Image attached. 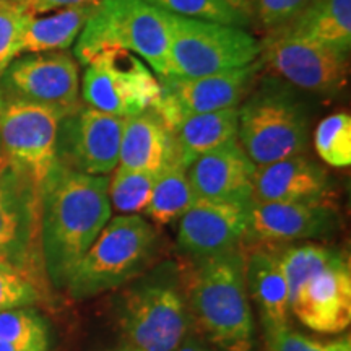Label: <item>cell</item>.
<instances>
[{"instance_id": "6da1fadb", "label": "cell", "mask_w": 351, "mask_h": 351, "mask_svg": "<svg viewBox=\"0 0 351 351\" xmlns=\"http://www.w3.org/2000/svg\"><path fill=\"white\" fill-rule=\"evenodd\" d=\"M111 218L108 176L78 173L57 163L39 191V236L47 275L65 288Z\"/></svg>"}, {"instance_id": "7a4b0ae2", "label": "cell", "mask_w": 351, "mask_h": 351, "mask_svg": "<svg viewBox=\"0 0 351 351\" xmlns=\"http://www.w3.org/2000/svg\"><path fill=\"white\" fill-rule=\"evenodd\" d=\"M238 112V143L256 166L302 155L307 150L309 103L301 90L282 78H263L239 104Z\"/></svg>"}, {"instance_id": "3957f363", "label": "cell", "mask_w": 351, "mask_h": 351, "mask_svg": "<svg viewBox=\"0 0 351 351\" xmlns=\"http://www.w3.org/2000/svg\"><path fill=\"white\" fill-rule=\"evenodd\" d=\"M239 249L202 258L192 282L191 307L197 326L219 351H252L254 317Z\"/></svg>"}, {"instance_id": "277c9868", "label": "cell", "mask_w": 351, "mask_h": 351, "mask_svg": "<svg viewBox=\"0 0 351 351\" xmlns=\"http://www.w3.org/2000/svg\"><path fill=\"white\" fill-rule=\"evenodd\" d=\"M106 49L138 56L155 72L168 77L169 29L166 12L147 0H99L73 47L78 64L86 65Z\"/></svg>"}, {"instance_id": "5b68a950", "label": "cell", "mask_w": 351, "mask_h": 351, "mask_svg": "<svg viewBox=\"0 0 351 351\" xmlns=\"http://www.w3.org/2000/svg\"><path fill=\"white\" fill-rule=\"evenodd\" d=\"M155 245V228L138 215L109 219L65 288L75 300H86L122 287L147 267Z\"/></svg>"}, {"instance_id": "8992f818", "label": "cell", "mask_w": 351, "mask_h": 351, "mask_svg": "<svg viewBox=\"0 0 351 351\" xmlns=\"http://www.w3.org/2000/svg\"><path fill=\"white\" fill-rule=\"evenodd\" d=\"M166 19L169 29L168 77L212 75L244 67L261 57V39L247 29L168 12Z\"/></svg>"}, {"instance_id": "52a82bcc", "label": "cell", "mask_w": 351, "mask_h": 351, "mask_svg": "<svg viewBox=\"0 0 351 351\" xmlns=\"http://www.w3.org/2000/svg\"><path fill=\"white\" fill-rule=\"evenodd\" d=\"M67 111L0 90V150L3 160L38 191L57 165V135Z\"/></svg>"}, {"instance_id": "ba28073f", "label": "cell", "mask_w": 351, "mask_h": 351, "mask_svg": "<svg viewBox=\"0 0 351 351\" xmlns=\"http://www.w3.org/2000/svg\"><path fill=\"white\" fill-rule=\"evenodd\" d=\"M160 80L138 56L122 49H106L86 64L80 83L83 104L129 117L155 106Z\"/></svg>"}, {"instance_id": "9c48e42d", "label": "cell", "mask_w": 351, "mask_h": 351, "mask_svg": "<svg viewBox=\"0 0 351 351\" xmlns=\"http://www.w3.org/2000/svg\"><path fill=\"white\" fill-rule=\"evenodd\" d=\"M181 289L168 275L138 283L125 295L122 326L138 351H178L189 332Z\"/></svg>"}, {"instance_id": "30bf717a", "label": "cell", "mask_w": 351, "mask_h": 351, "mask_svg": "<svg viewBox=\"0 0 351 351\" xmlns=\"http://www.w3.org/2000/svg\"><path fill=\"white\" fill-rule=\"evenodd\" d=\"M261 44L263 67H269L271 73L302 93L335 96L345 90L348 57L280 32L267 33Z\"/></svg>"}, {"instance_id": "8fae6325", "label": "cell", "mask_w": 351, "mask_h": 351, "mask_svg": "<svg viewBox=\"0 0 351 351\" xmlns=\"http://www.w3.org/2000/svg\"><path fill=\"white\" fill-rule=\"evenodd\" d=\"M262 69L263 65L258 57L256 62L244 67L212 75L192 78L158 77L161 91L153 109L173 130L189 116L238 108L256 86Z\"/></svg>"}, {"instance_id": "7c38bea8", "label": "cell", "mask_w": 351, "mask_h": 351, "mask_svg": "<svg viewBox=\"0 0 351 351\" xmlns=\"http://www.w3.org/2000/svg\"><path fill=\"white\" fill-rule=\"evenodd\" d=\"M124 119L80 103L60 121L57 163L78 173L108 176L119 165Z\"/></svg>"}, {"instance_id": "4fadbf2b", "label": "cell", "mask_w": 351, "mask_h": 351, "mask_svg": "<svg viewBox=\"0 0 351 351\" xmlns=\"http://www.w3.org/2000/svg\"><path fill=\"white\" fill-rule=\"evenodd\" d=\"M0 90L70 112L80 104L78 62L65 51L19 56L0 75Z\"/></svg>"}, {"instance_id": "5bb4252c", "label": "cell", "mask_w": 351, "mask_h": 351, "mask_svg": "<svg viewBox=\"0 0 351 351\" xmlns=\"http://www.w3.org/2000/svg\"><path fill=\"white\" fill-rule=\"evenodd\" d=\"M251 202V199H197L179 218V249L197 261L238 249L247 234Z\"/></svg>"}, {"instance_id": "9a60e30c", "label": "cell", "mask_w": 351, "mask_h": 351, "mask_svg": "<svg viewBox=\"0 0 351 351\" xmlns=\"http://www.w3.org/2000/svg\"><path fill=\"white\" fill-rule=\"evenodd\" d=\"M289 311L302 326L317 333L345 332L351 324V270L339 254L324 270L301 285L289 300Z\"/></svg>"}, {"instance_id": "2e32d148", "label": "cell", "mask_w": 351, "mask_h": 351, "mask_svg": "<svg viewBox=\"0 0 351 351\" xmlns=\"http://www.w3.org/2000/svg\"><path fill=\"white\" fill-rule=\"evenodd\" d=\"M337 225V212L326 202H251L245 239L269 245L296 243L330 234Z\"/></svg>"}, {"instance_id": "e0dca14e", "label": "cell", "mask_w": 351, "mask_h": 351, "mask_svg": "<svg viewBox=\"0 0 351 351\" xmlns=\"http://www.w3.org/2000/svg\"><path fill=\"white\" fill-rule=\"evenodd\" d=\"M39 231V191L0 161V261L25 274Z\"/></svg>"}, {"instance_id": "ac0fdd59", "label": "cell", "mask_w": 351, "mask_h": 351, "mask_svg": "<svg viewBox=\"0 0 351 351\" xmlns=\"http://www.w3.org/2000/svg\"><path fill=\"white\" fill-rule=\"evenodd\" d=\"M330 178L314 160L296 155L257 166L252 178L254 204L265 202H324Z\"/></svg>"}, {"instance_id": "d6986e66", "label": "cell", "mask_w": 351, "mask_h": 351, "mask_svg": "<svg viewBox=\"0 0 351 351\" xmlns=\"http://www.w3.org/2000/svg\"><path fill=\"white\" fill-rule=\"evenodd\" d=\"M256 168L232 140L192 161L187 176L197 199H251Z\"/></svg>"}, {"instance_id": "ffe728a7", "label": "cell", "mask_w": 351, "mask_h": 351, "mask_svg": "<svg viewBox=\"0 0 351 351\" xmlns=\"http://www.w3.org/2000/svg\"><path fill=\"white\" fill-rule=\"evenodd\" d=\"M176 161L173 132L155 109L125 117L117 166L160 174Z\"/></svg>"}, {"instance_id": "44dd1931", "label": "cell", "mask_w": 351, "mask_h": 351, "mask_svg": "<svg viewBox=\"0 0 351 351\" xmlns=\"http://www.w3.org/2000/svg\"><path fill=\"white\" fill-rule=\"evenodd\" d=\"M244 276L249 300L261 314L263 330L289 326V293L278 254L256 251L244 258Z\"/></svg>"}, {"instance_id": "7402d4cb", "label": "cell", "mask_w": 351, "mask_h": 351, "mask_svg": "<svg viewBox=\"0 0 351 351\" xmlns=\"http://www.w3.org/2000/svg\"><path fill=\"white\" fill-rule=\"evenodd\" d=\"M275 32L320 44L350 57L351 0H309L295 19Z\"/></svg>"}, {"instance_id": "603a6c76", "label": "cell", "mask_w": 351, "mask_h": 351, "mask_svg": "<svg viewBox=\"0 0 351 351\" xmlns=\"http://www.w3.org/2000/svg\"><path fill=\"white\" fill-rule=\"evenodd\" d=\"M238 108L219 109V111L186 117L171 130L178 160L184 166H189L205 153L232 140H238Z\"/></svg>"}, {"instance_id": "cb8c5ba5", "label": "cell", "mask_w": 351, "mask_h": 351, "mask_svg": "<svg viewBox=\"0 0 351 351\" xmlns=\"http://www.w3.org/2000/svg\"><path fill=\"white\" fill-rule=\"evenodd\" d=\"M96 3L98 2L33 16L25 29L19 56L70 49L93 15Z\"/></svg>"}, {"instance_id": "d4e9b609", "label": "cell", "mask_w": 351, "mask_h": 351, "mask_svg": "<svg viewBox=\"0 0 351 351\" xmlns=\"http://www.w3.org/2000/svg\"><path fill=\"white\" fill-rule=\"evenodd\" d=\"M195 200L197 195L189 181L187 166L176 161L158 174L152 200L145 213L158 225H168L181 218Z\"/></svg>"}, {"instance_id": "484cf974", "label": "cell", "mask_w": 351, "mask_h": 351, "mask_svg": "<svg viewBox=\"0 0 351 351\" xmlns=\"http://www.w3.org/2000/svg\"><path fill=\"white\" fill-rule=\"evenodd\" d=\"M339 254V251H333L330 247L315 243L293 245V247L285 249L282 254H278L280 265H282L285 280L288 285L289 300L306 280L326 269L328 263L335 261Z\"/></svg>"}, {"instance_id": "4316f807", "label": "cell", "mask_w": 351, "mask_h": 351, "mask_svg": "<svg viewBox=\"0 0 351 351\" xmlns=\"http://www.w3.org/2000/svg\"><path fill=\"white\" fill-rule=\"evenodd\" d=\"M158 174L117 166L109 182V202L125 215L145 213L152 200Z\"/></svg>"}, {"instance_id": "83f0119b", "label": "cell", "mask_w": 351, "mask_h": 351, "mask_svg": "<svg viewBox=\"0 0 351 351\" xmlns=\"http://www.w3.org/2000/svg\"><path fill=\"white\" fill-rule=\"evenodd\" d=\"M314 147L320 160L333 168L351 165V117L335 112L324 117L314 130Z\"/></svg>"}, {"instance_id": "f1b7e54d", "label": "cell", "mask_w": 351, "mask_h": 351, "mask_svg": "<svg viewBox=\"0 0 351 351\" xmlns=\"http://www.w3.org/2000/svg\"><path fill=\"white\" fill-rule=\"evenodd\" d=\"M160 10L186 19L213 21L238 28H251L254 25L249 16L232 7L228 0H147Z\"/></svg>"}, {"instance_id": "f546056e", "label": "cell", "mask_w": 351, "mask_h": 351, "mask_svg": "<svg viewBox=\"0 0 351 351\" xmlns=\"http://www.w3.org/2000/svg\"><path fill=\"white\" fill-rule=\"evenodd\" d=\"M0 340L23 350L47 351V326L32 309L16 307L0 313Z\"/></svg>"}, {"instance_id": "4dcf8cb0", "label": "cell", "mask_w": 351, "mask_h": 351, "mask_svg": "<svg viewBox=\"0 0 351 351\" xmlns=\"http://www.w3.org/2000/svg\"><path fill=\"white\" fill-rule=\"evenodd\" d=\"M32 19L20 0L0 2V75L19 57L21 39Z\"/></svg>"}, {"instance_id": "1f68e13d", "label": "cell", "mask_w": 351, "mask_h": 351, "mask_svg": "<svg viewBox=\"0 0 351 351\" xmlns=\"http://www.w3.org/2000/svg\"><path fill=\"white\" fill-rule=\"evenodd\" d=\"M269 351H351V340L346 335L335 340H317L293 330L289 326L265 332Z\"/></svg>"}, {"instance_id": "d6a6232c", "label": "cell", "mask_w": 351, "mask_h": 351, "mask_svg": "<svg viewBox=\"0 0 351 351\" xmlns=\"http://www.w3.org/2000/svg\"><path fill=\"white\" fill-rule=\"evenodd\" d=\"M36 301V288L26 278L23 271L0 261V313L32 306Z\"/></svg>"}, {"instance_id": "836d02e7", "label": "cell", "mask_w": 351, "mask_h": 351, "mask_svg": "<svg viewBox=\"0 0 351 351\" xmlns=\"http://www.w3.org/2000/svg\"><path fill=\"white\" fill-rule=\"evenodd\" d=\"M309 0H256L254 2V23L263 32L271 33L288 25Z\"/></svg>"}, {"instance_id": "e575fe53", "label": "cell", "mask_w": 351, "mask_h": 351, "mask_svg": "<svg viewBox=\"0 0 351 351\" xmlns=\"http://www.w3.org/2000/svg\"><path fill=\"white\" fill-rule=\"evenodd\" d=\"M20 2L26 8V12L32 13L33 16H38L44 15V13L62 10V8L95 3L99 0H20Z\"/></svg>"}, {"instance_id": "d590c367", "label": "cell", "mask_w": 351, "mask_h": 351, "mask_svg": "<svg viewBox=\"0 0 351 351\" xmlns=\"http://www.w3.org/2000/svg\"><path fill=\"white\" fill-rule=\"evenodd\" d=\"M178 351H213L210 348L207 341L197 339L194 335H186L184 337V340L181 341V345H179Z\"/></svg>"}, {"instance_id": "8d00e7d4", "label": "cell", "mask_w": 351, "mask_h": 351, "mask_svg": "<svg viewBox=\"0 0 351 351\" xmlns=\"http://www.w3.org/2000/svg\"><path fill=\"white\" fill-rule=\"evenodd\" d=\"M228 2H230L232 7L238 8L239 12H243L245 16H249L254 23V2H256V0H228Z\"/></svg>"}, {"instance_id": "74e56055", "label": "cell", "mask_w": 351, "mask_h": 351, "mask_svg": "<svg viewBox=\"0 0 351 351\" xmlns=\"http://www.w3.org/2000/svg\"><path fill=\"white\" fill-rule=\"evenodd\" d=\"M0 351H34V350H23V348H19V346H15V345L7 343V341L0 340Z\"/></svg>"}, {"instance_id": "f35d334b", "label": "cell", "mask_w": 351, "mask_h": 351, "mask_svg": "<svg viewBox=\"0 0 351 351\" xmlns=\"http://www.w3.org/2000/svg\"><path fill=\"white\" fill-rule=\"evenodd\" d=\"M3 160V156H2V150H0V161H2Z\"/></svg>"}, {"instance_id": "ab89813d", "label": "cell", "mask_w": 351, "mask_h": 351, "mask_svg": "<svg viewBox=\"0 0 351 351\" xmlns=\"http://www.w3.org/2000/svg\"><path fill=\"white\" fill-rule=\"evenodd\" d=\"M0 2H5V0H0Z\"/></svg>"}]
</instances>
